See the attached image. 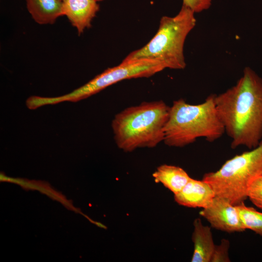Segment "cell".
I'll list each match as a JSON object with an SVG mask.
<instances>
[{
    "mask_svg": "<svg viewBox=\"0 0 262 262\" xmlns=\"http://www.w3.org/2000/svg\"><path fill=\"white\" fill-rule=\"evenodd\" d=\"M215 103L231 147H256L262 140V78L245 67L234 85L215 95Z\"/></svg>",
    "mask_w": 262,
    "mask_h": 262,
    "instance_id": "6da1fadb",
    "label": "cell"
},
{
    "mask_svg": "<svg viewBox=\"0 0 262 262\" xmlns=\"http://www.w3.org/2000/svg\"><path fill=\"white\" fill-rule=\"evenodd\" d=\"M170 107L162 100L144 101L125 108L112 121L117 147L126 152L153 148L164 141Z\"/></svg>",
    "mask_w": 262,
    "mask_h": 262,
    "instance_id": "7a4b0ae2",
    "label": "cell"
},
{
    "mask_svg": "<svg viewBox=\"0 0 262 262\" xmlns=\"http://www.w3.org/2000/svg\"><path fill=\"white\" fill-rule=\"evenodd\" d=\"M215 95L197 104L188 103L183 98L174 100L164 128V143L181 147L199 138L212 142L221 137L225 132L216 108Z\"/></svg>",
    "mask_w": 262,
    "mask_h": 262,
    "instance_id": "3957f363",
    "label": "cell"
},
{
    "mask_svg": "<svg viewBox=\"0 0 262 262\" xmlns=\"http://www.w3.org/2000/svg\"><path fill=\"white\" fill-rule=\"evenodd\" d=\"M195 14L182 5L175 16H162L152 39L141 48L130 52L122 62L147 59L159 62L165 69H184V46L187 36L196 25Z\"/></svg>",
    "mask_w": 262,
    "mask_h": 262,
    "instance_id": "277c9868",
    "label": "cell"
},
{
    "mask_svg": "<svg viewBox=\"0 0 262 262\" xmlns=\"http://www.w3.org/2000/svg\"><path fill=\"white\" fill-rule=\"evenodd\" d=\"M262 176V140L255 147L226 161L215 172L205 173L202 180L209 183L215 196L236 206L247 198L250 184Z\"/></svg>",
    "mask_w": 262,
    "mask_h": 262,
    "instance_id": "5b68a950",
    "label": "cell"
},
{
    "mask_svg": "<svg viewBox=\"0 0 262 262\" xmlns=\"http://www.w3.org/2000/svg\"><path fill=\"white\" fill-rule=\"evenodd\" d=\"M164 69L159 62L150 60L121 62L118 65L106 69L72 92L56 97H43L41 102L43 105L64 101L77 102L119 82L132 78L149 77Z\"/></svg>",
    "mask_w": 262,
    "mask_h": 262,
    "instance_id": "8992f818",
    "label": "cell"
},
{
    "mask_svg": "<svg viewBox=\"0 0 262 262\" xmlns=\"http://www.w3.org/2000/svg\"><path fill=\"white\" fill-rule=\"evenodd\" d=\"M199 214L216 229L228 233L246 230L236 206L225 198L215 196L209 206L200 211Z\"/></svg>",
    "mask_w": 262,
    "mask_h": 262,
    "instance_id": "52a82bcc",
    "label": "cell"
},
{
    "mask_svg": "<svg viewBox=\"0 0 262 262\" xmlns=\"http://www.w3.org/2000/svg\"><path fill=\"white\" fill-rule=\"evenodd\" d=\"M96 0H63V16H66L80 35L91 26L99 10Z\"/></svg>",
    "mask_w": 262,
    "mask_h": 262,
    "instance_id": "ba28073f",
    "label": "cell"
},
{
    "mask_svg": "<svg viewBox=\"0 0 262 262\" xmlns=\"http://www.w3.org/2000/svg\"><path fill=\"white\" fill-rule=\"evenodd\" d=\"M215 196V193L209 183L202 180L191 178L183 189L174 195V199L183 206L203 209L209 206Z\"/></svg>",
    "mask_w": 262,
    "mask_h": 262,
    "instance_id": "9c48e42d",
    "label": "cell"
},
{
    "mask_svg": "<svg viewBox=\"0 0 262 262\" xmlns=\"http://www.w3.org/2000/svg\"><path fill=\"white\" fill-rule=\"evenodd\" d=\"M192 239L194 252L192 262H211L215 246L211 228L204 226L199 218L193 222Z\"/></svg>",
    "mask_w": 262,
    "mask_h": 262,
    "instance_id": "30bf717a",
    "label": "cell"
},
{
    "mask_svg": "<svg viewBox=\"0 0 262 262\" xmlns=\"http://www.w3.org/2000/svg\"><path fill=\"white\" fill-rule=\"evenodd\" d=\"M26 2L29 13L39 24H52L63 16L62 0H26Z\"/></svg>",
    "mask_w": 262,
    "mask_h": 262,
    "instance_id": "8fae6325",
    "label": "cell"
},
{
    "mask_svg": "<svg viewBox=\"0 0 262 262\" xmlns=\"http://www.w3.org/2000/svg\"><path fill=\"white\" fill-rule=\"evenodd\" d=\"M156 182H160L174 195L179 193L191 178L182 168L164 164L157 167L152 174Z\"/></svg>",
    "mask_w": 262,
    "mask_h": 262,
    "instance_id": "7c38bea8",
    "label": "cell"
},
{
    "mask_svg": "<svg viewBox=\"0 0 262 262\" xmlns=\"http://www.w3.org/2000/svg\"><path fill=\"white\" fill-rule=\"evenodd\" d=\"M236 206L244 229H250L262 237V213L246 206L244 202Z\"/></svg>",
    "mask_w": 262,
    "mask_h": 262,
    "instance_id": "4fadbf2b",
    "label": "cell"
},
{
    "mask_svg": "<svg viewBox=\"0 0 262 262\" xmlns=\"http://www.w3.org/2000/svg\"><path fill=\"white\" fill-rule=\"evenodd\" d=\"M246 196L256 207L262 209V176L256 178L250 184Z\"/></svg>",
    "mask_w": 262,
    "mask_h": 262,
    "instance_id": "5bb4252c",
    "label": "cell"
},
{
    "mask_svg": "<svg viewBox=\"0 0 262 262\" xmlns=\"http://www.w3.org/2000/svg\"><path fill=\"white\" fill-rule=\"evenodd\" d=\"M230 243L229 240L222 239L219 245H215L211 262H230L229 250Z\"/></svg>",
    "mask_w": 262,
    "mask_h": 262,
    "instance_id": "9a60e30c",
    "label": "cell"
},
{
    "mask_svg": "<svg viewBox=\"0 0 262 262\" xmlns=\"http://www.w3.org/2000/svg\"><path fill=\"white\" fill-rule=\"evenodd\" d=\"M212 0H182V5L194 11L200 13L210 8Z\"/></svg>",
    "mask_w": 262,
    "mask_h": 262,
    "instance_id": "2e32d148",
    "label": "cell"
},
{
    "mask_svg": "<svg viewBox=\"0 0 262 262\" xmlns=\"http://www.w3.org/2000/svg\"><path fill=\"white\" fill-rule=\"evenodd\" d=\"M96 0L98 2H99V1H102L104 0Z\"/></svg>",
    "mask_w": 262,
    "mask_h": 262,
    "instance_id": "e0dca14e",
    "label": "cell"
},
{
    "mask_svg": "<svg viewBox=\"0 0 262 262\" xmlns=\"http://www.w3.org/2000/svg\"><path fill=\"white\" fill-rule=\"evenodd\" d=\"M62 0V1L63 0Z\"/></svg>",
    "mask_w": 262,
    "mask_h": 262,
    "instance_id": "ac0fdd59",
    "label": "cell"
}]
</instances>
